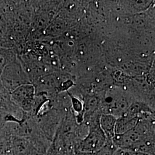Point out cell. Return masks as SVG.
I'll use <instances>...</instances> for the list:
<instances>
[{"label":"cell","instance_id":"4","mask_svg":"<svg viewBox=\"0 0 155 155\" xmlns=\"http://www.w3.org/2000/svg\"><path fill=\"white\" fill-rule=\"evenodd\" d=\"M36 94L33 84L29 83L20 86L11 93L12 100L24 113L29 114L33 109Z\"/></svg>","mask_w":155,"mask_h":155},{"label":"cell","instance_id":"9","mask_svg":"<svg viewBox=\"0 0 155 155\" xmlns=\"http://www.w3.org/2000/svg\"><path fill=\"white\" fill-rule=\"evenodd\" d=\"M13 137L0 128V154L11 155L12 141Z\"/></svg>","mask_w":155,"mask_h":155},{"label":"cell","instance_id":"10","mask_svg":"<svg viewBox=\"0 0 155 155\" xmlns=\"http://www.w3.org/2000/svg\"><path fill=\"white\" fill-rule=\"evenodd\" d=\"M17 57L16 54L12 50L0 47V75L4 67Z\"/></svg>","mask_w":155,"mask_h":155},{"label":"cell","instance_id":"12","mask_svg":"<svg viewBox=\"0 0 155 155\" xmlns=\"http://www.w3.org/2000/svg\"><path fill=\"white\" fill-rule=\"evenodd\" d=\"M65 155H74V150H70L67 151Z\"/></svg>","mask_w":155,"mask_h":155},{"label":"cell","instance_id":"1","mask_svg":"<svg viewBox=\"0 0 155 155\" xmlns=\"http://www.w3.org/2000/svg\"><path fill=\"white\" fill-rule=\"evenodd\" d=\"M135 100L125 89L112 87L107 89L101 97L102 114H109L118 118L124 114Z\"/></svg>","mask_w":155,"mask_h":155},{"label":"cell","instance_id":"5","mask_svg":"<svg viewBox=\"0 0 155 155\" xmlns=\"http://www.w3.org/2000/svg\"><path fill=\"white\" fill-rule=\"evenodd\" d=\"M31 138L13 137L11 155H45Z\"/></svg>","mask_w":155,"mask_h":155},{"label":"cell","instance_id":"2","mask_svg":"<svg viewBox=\"0 0 155 155\" xmlns=\"http://www.w3.org/2000/svg\"><path fill=\"white\" fill-rule=\"evenodd\" d=\"M101 114L102 112L100 110L84 122L88 126V133L79 141L75 150L94 153L105 146L107 139L100 127V118Z\"/></svg>","mask_w":155,"mask_h":155},{"label":"cell","instance_id":"8","mask_svg":"<svg viewBox=\"0 0 155 155\" xmlns=\"http://www.w3.org/2000/svg\"><path fill=\"white\" fill-rule=\"evenodd\" d=\"M155 135L149 136L134 144L130 150L147 155H155Z\"/></svg>","mask_w":155,"mask_h":155},{"label":"cell","instance_id":"6","mask_svg":"<svg viewBox=\"0 0 155 155\" xmlns=\"http://www.w3.org/2000/svg\"><path fill=\"white\" fill-rule=\"evenodd\" d=\"M139 119L137 117L125 113L122 116L117 118L115 134L120 135L129 131L136 125Z\"/></svg>","mask_w":155,"mask_h":155},{"label":"cell","instance_id":"7","mask_svg":"<svg viewBox=\"0 0 155 155\" xmlns=\"http://www.w3.org/2000/svg\"><path fill=\"white\" fill-rule=\"evenodd\" d=\"M117 118L116 117L109 114H102L100 117V127L107 141H112L115 136Z\"/></svg>","mask_w":155,"mask_h":155},{"label":"cell","instance_id":"11","mask_svg":"<svg viewBox=\"0 0 155 155\" xmlns=\"http://www.w3.org/2000/svg\"><path fill=\"white\" fill-rule=\"evenodd\" d=\"M74 155H95L94 153L82 152L78 150H74Z\"/></svg>","mask_w":155,"mask_h":155},{"label":"cell","instance_id":"3","mask_svg":"<svg viewBox=\"0 0 155 155\" xmlns=\"http://www.w3.org/2000/svg\"><path fill=\"white\" fill-rule=\"evenodd\" d=\"M0 83L10 93L21 85L31 83L20 58L17 56L4 67L0 75Z\"/></svg>","mask_w":155,"mask_h":155}]
</instances>
